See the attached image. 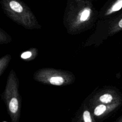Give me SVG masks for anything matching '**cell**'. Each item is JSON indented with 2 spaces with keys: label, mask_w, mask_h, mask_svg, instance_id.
<instances>
[{
  "label": "cell",
  "mask_w": 122,
  "mask_h": 122,
  "mask_svg": "<svg viewBox=\"0 0 122 122\" xmlns=\"http://www.w3.org/2000/svg\"><path fill=\"white\" fill-rule=\"evenodd\" d=\"M31 56V53L30 51H26L24 53H23L21 55V57L23 59H27L30 58V56Z\"/></svg>",
  "instance_id": "9c48e42d"
},
{
  "label": "cell",
  "mask_w": 122,
  "mask_h": 122,
  "mask_svg": "<svg viewBox=\"0 0 122 122\" xmlns=\"http://www.w3.org/2000/svg\"><path fill=\"white\" fill-rule=\"evenodd\" d=\"M90 15V11L88 10H84L81 13V21H84L86 20Z\"/></svg>",
  "instance_id": "8992f818"
},
{
  "label": "cell",
  "mask_w": 122,
  "mask_h": 122,
  "mask_svg": "<svg viewBox=\"0 0 122 122\" xmlns=\"http://www.w3.org/2000/svg\"><path fill=\"white\" fill-rule=\"evenodd\" d=\"M9 109L11 112H16L18 109V101L16 98H13L11 100L9 103Z\"/></svg>",
  "instance_id": "6da1fadb"
},
{
  "label": "cell",
  "mask_w": 122,
  "mask_h": 122,
  "mask_svg": "<svg viewBox=\"0 0 122 122\" xmlns=\"http://www.w3.org/2000/svg\"><path fill=\"white\" fill-rule=\"evenodd\" d=\"M100 100L102 102L108 103L112 101V97L111 94L106 93L102 95L100 98Z\"/></svg>",
  "instance_id": "5b68a950"
},
{
  "label": "cell",
  "mask_w": 122,
  "mask_h": 122,
  "mask_svg": "<svg viewBox=\"0 0 122 122\" xmlns=\"http://www.w3.org/2000/svg\"><path fill=\"white\" fill-rule=\"evenodd\" d=\"M83 119L85 122H92L90 112L88 111H85L83 113Z\"/></svg>",
  "instance_id": "52a82bcc"
},
{
  "label": "cell",
  "mask_w": 122,
  "mask_h": 122,
  "mask_svg": "<svg viewBox=\"0 0 122 122\" xmlns=\"http://www.w3.org/2000/svg\"><path fill=\"white\" fill-rule=\"evenodd\" d=\"M106 110V106L103 104H101L97 106L95 110H94V114L97 115L99 116L102 114Z\"/></svg>",
  "instance_id": "277c9868"
},
{
  "label": "cell",
  "mask_w": 122,
  "mask_h": 122,
  "mask_svg": "<svg viewBox=\"0 0 122 122\" xmlns=\"http://www.w3.org/2000/svg\"><path fill=\"white\" fill-rule=\"evenodd\" d=\"M119 25L120 27L122 28V19L120 21V22L119 23Z\"/></svg>",
  "instance_id": "30bf717a"
},
{
  "label": "cell",
  "mask_w": 122,
  "mask_h": 122,
  "mask_svg": "<svg viewBox=\"0 0 122 122\" xmlns=\"http://www.w3.org/2000/svg\"><path fill=\"white\" fill-rule=\"evenodd\" d=\"M10 5L11 9L17 12H21L23 10V8L20 4L15 1H11L10 3Z\"/></svg>",
  "instance_id": "7a4b0ae2"
},
{
  "label": "cell",
  "mask_w": 122,
  "mask_h": 122,
  "mask_svg": "<svg viewBox=\"0 0 122 122\" xmlns=\"http://www.w3.org/2000/svg\"><path fill=\"white\" fill-rule=\"evenodd\" d=\"M51 84L56 85H61L63 82V79L61 77H52L50 79Z\"/></svg>",
  "instance_id": "3957f363"
},
{
  "label": "cell",
  "mask_w": 122,
  "mask_h": 122,
  "mask_svg": "<svg viewBox=\"0 0 122 122\" xmlns=\"http://www.w3.org/2000/svg\"><path fill=\"white\" fill-rule=\"evenodd\" d=\"M122 7V0H120L115 4L112 8V11H117L120 10Z\"/></svg>",
  "instance_id": "ba28073f"
},
{
  "label": "cell",
  "mask_w": 122,
  "mask_h": 122,
  "mask_svg": "<svg viewBox=\"0 0 122 122\" xmlns=\"http://www.w3.org/2000/svg\"></svg>",
  "instance_id": "8fae6325"
}]
</instances>
